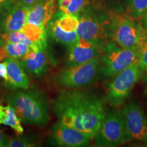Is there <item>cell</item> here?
Masks as SVG:
<instances>
[{"label":"cell","instance_id":"52a82bcc","mask_svg":"<svg viewBox=\"0 0 147 147\" xmlns=\"http://www.w3.org/2000/svg\"><path fill=\"white\" fill-rule=\"evenodd\" d=\"M97 146L113 147L127 140L122 113L112 110L106 115L94 137Z\"/></svg>","mask_w":147,"mask_h":147},{"label":"cell","instance_id":"e0dca14e","mask_svg":"<svg viewBox=\"0 0 147 147\" xmlns=\"http://www.w3.org/2000/svg\"><path fill=\"white\" fill-rule=\"evenodd\" d=\"M29 48L24 44L3 42L0 45V62L8 58L20 60L27 54Z\"/></svg>","mask_w":147,"mask_h":147},{"label":"cell","instance_id":"4dcf8cb0","mask_svg":"<svg viewBox=\"0 0 147 147\" xmlns=\"http://www.w3.org/2000/svg\"><path fill=\"white\" fill-rule=\"evenodd\" d=\"M2 40H1V35H0V45H1V44H2Z\"/></svg>","mask_w":147,"mask_h":147},{"label":"cell","instance_id":"30bf717a","mask_svg":"<svg viewBox=\"0 0 147 147\" xmlns=\"http://www.w3.org/2000/svg\"><path fill=\"white\" fill-rule=\"evenodd\" d=\"M19 61L25 71L34 77L42 76L54 65V59L48 50L47 42L29 48L27 54Z\"/></svg>","mask_w":147,"mask_h":147},{"label":"cell","instance_id":"ac0fdd59","mask_svg":"<svg viewBox=\"0 0 147 147\" xmlns=\"http://www.w3.org/2000/svg\"><path fill=\"white\" fill-rule=\"evenodd\" d=\"M50 34L51 36L55 40V41L65 46L67 49L74 45L80 39L77 32H65L60 28V27L55 21H53L51 23Z\"/></svg>","mask_w":147,"mask_h":147},{"label":"cell","instance_id":"2e32d148","mask_svg":"<svg viewBox=\"0 0 147 147\" xmlns=\"http://www.w3.org/2000/svg\"><path fill=\"white\" fill-rule=\"evenodd\" d=\"M0 124L10 127L18 134L23 133L21 120L16 110L10 104L3 106L0 103Z\"/></svg>","mask_w":147,"mask_h":147},{"label":"cell","instance_id":"7a4b0ae2","mask_svg":"<svg viewBox=\"0 0 147 147\" xmlns=\"http://www.w3.org/2000/svg\"><path fill=\"white\" fill-rule=\"evenodd\" d=\"M6 100L23 122L40 127L46 126L49 122L50 103L42 91H16L7 95Z\"/></svg>","mask_w":147,"mask_h":147},{"label":"cell","instance_id":"d4e9b609","mask_svg":"<svg viewBox=\"0 0 147 147\" xmlns=\"http://www.w3.org/2000/svg\"><path fill=\"white\" fill-rule=\"evenodd\" d=\"M138 61L140 63L143 70V75L144 74L145 78L147 80V38L144 40L141 45L139 51Z\"/></svg>","mask_w":147,"mask_h":147},{"label":"cell","instance_id":"83f0119b","mask_svg":"<svg viewBox=\"0 0 147 147\" xmlns=\"http://www.w3.org/2000/svg\"><path fill=\"white\" fill-rule=\"evenodd\" d=\"M8 145V140L3 135L2 132L0 131V147H6Z\"/></svg>","mask_w":147,"mask_h":147},{"label":"cell","instance_id":"7402d4cb","mask_svg":"<svg viewBox=\"0 0 147 147\" xmlns=\"http://www.w3.org/2000/svg\"><path fill=\"white\" fill-rule=\"evenodd\" d=\"M61 29L67 32H76L78 29L79 19L77 15L66 14L62 12V14L55 21Z\"/></svg>","mask_w":147,"mask_h":147},{"label":"cell","instance_id":"7c38bea8","mask_svg":"<svg viewBox=\"0 0 147 147\" xmlns=\"http://www.w3.org/2000/svg\"><path fill=\"white\" fill-rule=\"evenodd\" d=\"M103 51L94 44L80 38L68 49L66 59L67 67L81 65L95 58L100 57Z\"/></svg>","mask_w":147,"mask_h":147},{"label":"cell","instance_id":"277c9868","mask_svg":"<svg viewBox=\"0 0 147 147\" xmlns=\"http://www.w3.org/2000/svg\"><path fill=\"white\" fill-rule=\"evenodd\" d=\"M101 71V59L95 58L75 67L63 69L55 76V84L65 89H78L96 81Z\"/></svg>","mask_w":147,"mask_h":147},{"label":"cell","instance_id":"f1b7e54d","mask_svg":"<svg viewBox=\"0 0 147 147\" xmlns=\"http://www.w3.org/2000/svg\"><path fill=\"white\" fill-rule=\"evenodd\" d=\"M142 25L147 31V13H146L142 17Z\"/></svg>","mask_w":147,"mask_h":147},{"label":"cell","instance_id":"5b68a950","mask_svg":"<svg viewBox=\"0 0 147 147\" xmlns=\"http://www.w3.org/2000/svg\"><path fill=\"white\" fill-rule=\"evenodd\" d=\"M138 51L124 49L110 40L101 59V72L105 77H114L138 61Z\"/></svg>","mask_w":147,"mask_h":147},{"label":"cell","instance_id":"9a60e30c","mask_svg":"<svg viewBox=\"0 0 147 147\" xmlns=\"http://www.w3.org/2000/svg\"><path fill=\"white\" fill-rule=\"evenodd\" d=\"M4 61L8 74V80L5 82L7 85L14 89H28L29 80L19 59L8 58Z\"/></svg>","mask_w":147,"mask_h":147},{"label":"cell","instance_id":"484cf974","mask_svg":"<svg viewBox=\"0 0 147 147\" xmlns=\"http://www.w3.org/2000/svg\"><path fill=\"white\" fill-rule=\"evenodd\" d=\"M39 1L40 0H17V2L29 10Z\"/></svg>","mask_w":147,"mask_h":147},{"label":"cell","instance_id":"4316f807","mask_svg":"<svg viewBox=\"0 0 147 147\" xmlns=\"http://www.w3.org/2000/svg\"><path fill=\"white\" fill-rule=\"evenodd\" d=\"M0 77L2 78L5 82L8 80V74H7V66L5 61L0 62Z\"/></svg>","mask_w":147,"mask_h":147},{"label":"cell","instance_id":"4fadbf2b","mask_svg":"<svg viewBox=\"0 0 147 147\" xmlns=\"http://www.w3.org/2000/svg\"><path fill=\"white\" fill-rule=\"evenodd\" d=\"M29 9L18 2L7 11L0 23L3 33L21 30L27 22Z\"/></svg>","mask_w":147,"mask_h":147},{"label":"cell","instance_id":"1f68e13d","mask_svg":"<svg viewBox=\"0 0 147 147\" xmlns=\"http://www.w3.org/2000/svg\"><path fill=\"white\" fill-rule=\"evenodd\" d=\"M146 13H147V11H146Z\"/></svg>","mask_w":147,"mask_h":147},{"label":"cell","instance_id":"6da1fadb","mask_svg":"<svg viewBox=\"0 0 147 147\" xmlns=\"http://www.w3.org/2000/svg\"><path fill=\"white\" fill-rule=\"evenodd\" d=\"M59 121L94 138L106 113L104 102L88 92L67 89L60 92L53 103Z\"/></svg>","mask_w":147,"mask_h":147},{"label":"cell","instance_id":"f546056e","mask_svg":"<svg viewBox=\"0 0 147 147\" xmlns=\"http://www.w3.org/2000/svg\"><path fill=\"white\" fill-rule=\"evenodd\" d=\"M10 1V0H0V5H1L5 2H6V1Z\"/></svg>","mask_w":147,"mask_h":147},{"label":"cell","instance_id":"603a6c76","mask_svg":"<svg viewBox=\"0 0 147 147\" xmlns=\"http://www.w3.org/2000/svg\"><path fill=\"white\" fill-rule=\"evenodd\" d=\"M127 14L135 19L142 18L147 11V0H126Z\"/></svg>","mask_w":147,"mask_h":147},{"label":"cell","instance_id":"ba28073f","mask_svg":"<svg viewBox=\"0 0 147 147\" xmlns=\"http://www.w3.org/2000/svg\"><path fill=\"white\" fill-rule=\"evenodd\" d=\"M78 19L76 32L79 38L94 44L104 52L106 44L110 40L108 31V19H102L89 13L83 14Z\"/></svg>","mask_w":147,"mask_h":147},{"label":"cell","instance_id":"3957f363","mask_svg":"<svg viewBox=\"0 0 147 147\" xmlns=\"http://www.w3.org/2000/svg\"><path fill=\"white\" fill-rule=\"evenodd\" d=\"M110 40L124 49L139 51L147 38V31L142 24L128 14H113L108 18Z\"/></svg>","mask_w":147,"mask_h":147},{"label":"cell","instance_id":"d6986e66","mask_svg":"<svg viewBox=\"0 0 147 147\" xmlns=\"http://www.w3.org/2000/svg\"><path fill=\"white\" fill-rule=\"evenodd\" d=\"M59 8L64 14L78 15L87 6L88 0H57Z\"/></svg>","mask_w":147,"mask_h":147},{"label":"cell","instance_id":"8fae6325","mask_svg":"<svg viewBox=\"0 0 147 147\" xmlns=\"http://www.w3.org/2000/svg\"><path fill=\"white\" fill-rule=\"evenodd\" d=\"M52 144L59 146L82 147L89 146L91 138L83 132L58 121L51 130Z\"/></svg>","mask_w":147,"mask_h":147},{"label":"cell","instance_id":"44dd1931","mask_svg":"<svg viewBox=\"0 0 147 147\" xmlns=\"http://www.w3.org/2000/svg\"><path fill=\"white\" fill-rule=\"evenodd\" d=\"M1 38L3 42H12V43H20L24 44L28 46L29 47L34 48L36 47L40 43H35L31 40H29L27 37L23 34V32L20 31L16 32H5L1 34Z\"/></svg>","mask_w":147,"mask_h":147},{"label":"cell","instance_id":"9c48e42d","mask_svg":"<svg viewBox=\"0 0 147 147\" xmlns=\"http://www.w3.org/2000/svg\"><path fill=\"white\" fill-rule=\"evenodd\" d=\"M121 113L127 140L142 142L147 146V120L140 106L129 103Z\"/></svg>","mask_w":147,"mask_h":147},{"label":"cell","instance_id":"5bb4252c","mask_svg":"<svg viewBox=\"0 0 147 147\" xmlns=\"http://www.w3.org/2000/svg\"><path fill=\"white\" fill-rule=\"evenodd\" d=\"M55 11V0H40L29 9L27 23L46 29Z\"/></svg>","mask_w":147,"mask_h":147},{"label":"cell","instance_id":"8992f818","mask_svg":"<svg viewBox=\"0 0 147 147\" xmlns=\"http://www.w3.org/2000/svg\"><path fill=\"white\" fill-rule=\"evenodd\" d=\"M142 76V66L137 61L114 76L107 91V98L110 104L115 107L122 106Z\"/></svg>","mask_w":147,"mask_h":147},{"label":"cell","instance_id":"ffe728a7","mask_svg":"<svg viewBox=\"0 0 147 147\" xmlns=\"http://www.w3.org/2000/svg\"><path fill=\"white\" fill-rule=\"evenodd\" d=\"M21 31L29 40L35 43L47 42L46 29L27 23Z\"/></svg>","mask_w":147,"mask_h":147},{"label":"cell","instance_id":"cb8c5ba5","mask_svg":"<svg viewBox=\"0 0 147 147\" xmlns=\"http://www.w3.org/2000/svg\"><path fill=\"white\" fill-rule=\"evenodd\" d=\"M34 146L32 139L25 136H16L8 140L9 147H28Z\"/></svg>","mask_w":147,"mask_h":147}]
</instances>
